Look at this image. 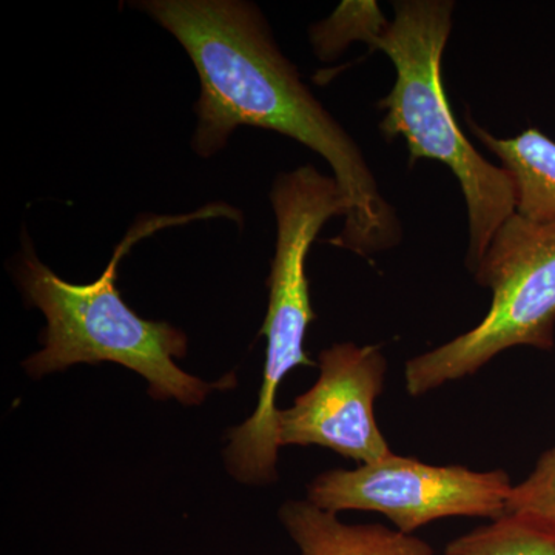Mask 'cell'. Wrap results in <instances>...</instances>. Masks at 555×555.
Listing matches in <instances>:
<instances>
[{"mask_svg": "<svg viewBox=\"0 0 555 555\" xmlns=\"http://www.w3.org/2000/svg\"><path fill=\"white\" fill-rule=\"evenodd\" d=\"M505 514L555 532V447L540 456L521 483L514 486Z\"/></svg>", "mask_w": 555, "mask_h": 555, "instance_id": "12", "label": "cell"}, {"mask_svg": "<svg viewBox=\"0 0 555 555\" xmlns=\"http://www.w3.org/2000/svg\"><path fill=\"white\" fill-rule=\"evenodd\" d=\"M133 5L181 43L198 73L196 155H218L238 127L295 139L332 167L349 206L341 232L328 244L369 259L401 243L403 225L363 152L299 78L255 3L142 0Z\"/></svg>", "mask_w": 555, "mask_h": 555, "instance_id": "1", "label": "cell"}, {"mask_svg": "<svg viewBox=\"0 0 555 555\" xmlns=\"http://www.w3.org/2000/svg\"><path fill=\"white\" fill-rule=\"evenodd\" d=\"M320 378L294 406L278 409L280 447H321L361 465L393 455L375 418L387 371L379 346L338 343L318 358Z\"/></svg>", "mask_w": 555, "mask_h": 555, "instance_id": "7", "label": "cell"}, {"mask_svg": "<svg viewBox=\"0 0 555 555\" xmlns=\"http://www.w3.org/2000/svg\"><path fill=\"white\" fill-rule=\"evenodd\" d=\"M280 520L301 555H434L433 546L414 534L377 524H343L309 500H288Z\"/></svg>", "mask_w": 555, "mask_h": 555, "instance_id": "8", "label": "cell"}, {"mask_svg": "<svg viewBox=\"0 0 555 555\" xmlns=\"http://www.w3.org/2000/svg\"><path fill=\"white\" fill-rule=\"evenodd\" d=\"M276 218V246L268 280L269 308L259 335L266 337L264 374L250 418L228 433L225 463L236 480L268 485L278 478L276 396L295 367L315 366L305 349L312 309L306 259L328 219L347 217L349 206L337 179L302 166L278 175L270 192Z\"/></svg>", "mask_w": 555, "mask_h": 555, "instance_id": "4", "label": "cell"}, {"mask_svg": "<svg viewBox=\"0 0 555 555\" xmlns=\"http://www.w3.org/2000/svg\"><path fill=\"white\" fill-rule=\"evenodd\" d=\"M473 273L477 284L491 288V309L466 334L408 361L409 396L470 377L513 347L554 349L555 221L514 214L496 230Z\"/></svg>", "mask_w": 555, "mask_h": 555, "instance_id": "5", "label": "cell"}, {"mask_svg": "<svg viewBox=\"0 0 555 555\" xmlns=\"http://www.w3.org/2000/svg\"><path fill=\"white\" fill-rule=\"evenodd\" d=\"M210 210L208 207L185 217H156L139 222L120 241L107 269L89 284L68 283L42 264L24 232L14 276L25 299L47 321L40 339L42 349L24 363L28 375L40 378L76 364L115 363L147 379L150 396L155 400L173 398L184 406H199L215 390L235 387L233 374L207 383L182 371L175 358L188 356L184 332L164 321L139 317L116 287L120 259L137 241L166 225L211 214Z\"/></svg>", "mask_w": 555, "mask_h": 555, "instance_id": "2", "label": "cell"}, {"mask_svg": "<svg viewBox=\"0 0 555 555\" xmlns=\"http://www.w3.org/2000/svg\"><path fill=\"white\" fill-rule=\"evenodd\" d=\"M387 22L375 2H343L331 17L310 28V40L321 61H332L352 42L367 46Z\"/></svg>", "mask_w": 555, "mask_h": 555, "instance_id": "11", "label": "cell"}, {"mask_svg": "<svg viewBox=\"0 0 555 555\" xmlns=\"http://www.w3.org/2000/svg\"><path fill=\"white\" fill-rule=\"evenodd\" d=\"M444 555H555V532L503 514L449 542Z\"/></svg>", "mask_w": 555, "mask_h": 555, "instance_id": "10", "label": "cell"}, {"mask_svg": "<svg viewBox=\"0 0 555 555\" xmlns=\"http://www.w3.org/2000/svg\"><path fill=\"white\" fill-rule=\"evenodd\" d=\"M514 485L505 470L477 473L465 466H434L390 455L356 469H332L313 478L308 500L327 513L369 511L389 518L397 531L416 529L448 517H483L506 513Z\"/></svg>", "mask_w": 555, "mask_h": 555, "instance_id": "6", "label": "cell"}, {"mask_svg": "<svg viewBox=\"0 0 555 555\" xmlns=\"http://www.w3.org/2000/svg\"><path fill=\"white\" fill-rule=\"evenodd\" d=\"M467 126L513 175L517 214L532 221H555V141L537 129L516 138H496L467 116Z\"/></svg>", "mask_w": 555, "mask_h": 555, "instance_id": "9", "label": "cell"}, {"mask_svg": "<svg viewBox=\"0 0 555 555\" xmlns=\"http://www.w3.org/2000/svg\"><path fill=\"white\" fill-rule=\"evenodd\" d=\"M454 10L452 0H397L396 17L367 46L385 51L397 69L392 90L377 104L386 112L379 122L383 137L403 138L411 164H444L462 188L469 222L466 266L473 272L496 230L517 214V190L505 167L489 163L470 144L449 105L441 61Z\"/></svg>", "mask_w": 555, "mask_h": 555, "instance_id": "3", "label": "cell"}]
</instances>
